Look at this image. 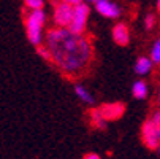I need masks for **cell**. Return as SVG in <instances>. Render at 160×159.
Segmentation results:
<instances>
[{"instance_id":"1","label":"cell","mask_w":160,"mask_h":159,"mask_svg":"<svg viewBox=\"0 0 160 159\" xmlns=\"http://www.w3.org/2000/svg\"><path fill=\"white\" fill-rule=\"evenodd\" d=\"M44 45L52 54V65L68 78L82 77L92 65L94 46L84 34H73L67 27L49 29Z\"/></svg>"},{"instance_id":"2","label":"cell","mask_w":160,"mask_h":159,"mask_svg":"<svg viewBox=\"0 0 160 159\" xmlns=\"http://www.w3.org/2000/svg\"><path fill=\"white\" fill-rule=\"evenodd\" d=\"M44 22H46V13H44V10H29V13L24 14L26 35H27V40L35 48L43 45Z\"/></svg>"},{"instance_id":"3","label":"cell","mask_w":160,"mask_h":159,"mask_svg":"<svg viewBox=\"0 0 160 159\" xmlns=\"http://www.w3.org/2000/svg\"><path fill=\"white\" fill-rule=\"evenodd\" d=\"M141 140L149 150H157L160 145V124L154 123L151 118L141 126Z\"/></svg>"},{"instance_id":"4","label":"cell","mask_w":160,"mask_h":159,"mask_svg":"<svg viewBox=\"0 0 160 159\" xmlns=\"http://www.w3.org/2000/svg\"><path fill=\"white\" fill-rule=\"evenodd\" d=\"M73 13H75V7L70 3H65V2H57L54 3V11H52V21L56 27H70L72 24V19H73Z\"/></svg>"},{"instance_id":"5","label":"cell","mask_w":160,"mask_h":159,"mask_svg":"<svg viewBox=\"0 0 160 159\" xmlns=\"http://www.w3.org/2000/svg\"><path fill=\"white\" fill-rule=\"evenodd\" d=\"M90 14V7L84 2H81L79 5L75 7V13H73V19L70 29L73 34H86V27H87V19Z\"/></svg>"},{"instance_id":"6","label":"cell","mask_w":160,"mask_h":159,"mask_svg":"<svg viewBox=\"0 0 160 159\" xmlns=\"http://www.w3.org/2000/svg\"><path fill=\"white\" fill-rule=\"evenodd\" d=\"M100 111L103 113L106 121H118L125 113V103L124 102H108L100 107Z\"/></svg>"},{"instance_id":"7","label":"cell","mask_w":160,"mask_h":159,"mask_svg":"<svg viewBox=\"0 0 160 159\" xmlns=\"http://www.w3.org/2000/svg\"><path fill=\"white\" fill-rule=\"evenodd\" d=\"M95 10L98 14L108 19H119L121 16V7L112 0H98L95 3Z\"/></svg>"},{"instance_id":"8","label":"cell","mask_w":160,"mask_h":159,"mask_svg":"<svg viewBox=\"0 0 160 159\" xmlns=\"http://www.w3.org/2000/svg\"><path fill=\"white\" fill-rule=\"evenodd\" d=\"M112 40L119 46H127L130 41V29L125 22H118L112 27Z\"/></svg>"},{"instance_id":"9","label":"cell","mask_w":160,"mask_h":159,"mask_svg":"<svg viewBox=\"0 0 160 159\" xmlns=\"http://www.w3.org/2000/svg\"><path fill=\"white\" fill-rule=\"evenodd\" d=\"M89 119H90V126L98 129V130H106L108 127V121L103 116V113L100 111V108H92L89 111Z\"/></svg>"},{"instance_id":"10","label":"cell","mask_w":160,"mask_h":159,"mask_svg":"<svg viewBox=\"0 0 160 159\" xmlns=\"http://www.w3.org/2000/svg\"><path fill=\"white\" fill-rule=\"evenodd\" d=\"M152 65H154V62H152L151 57L140 56L138 59H136V62H135V73L140 75V77H146V75L151 73Z\"/></svg>"},{"instance_id":"11","label":"cell","mask_w":160,"mask_h":159,"mask_svg":"<svg viewBox=\"0 0 160 159\" xmlns=\"http://www.w3.org/2000/svg\"><path fill=\"white\" fill-rule=\"evenodd\" d=\"M132 94L136 100H144L148 99L149 96V86L144 80H138V81H135L133 86H132Z\"/></svg>"},{"instance_id":"12","label":"cell","mask_w":160,"mask_h":159,"mask_svg":"<svg viewBox=\"0 0 160 159\" xmlns=\"http://www.w3.org/2000/svg\"><path fill=\"white\" fill-rule=\"evenodd\" d=\"M73 91H75L76 97H78L82 103H86V105H94L95 99H94L92 93H89V89H87L86 86H82V84L76 83V84L73 86Z\"/></svg>"},{"instance_id":"13","label":"cell","mask_w":160,"mask_h":159,"mask_svg":"<svg viewBox=\"0 0 160 159\" xmlns=\"http://www.w3.org/2000/svg\"><path fill=\"white\" fill-rule=\"evenodd\" d=\"M149 57L152 59V62H154L155 65H158V64H160V38H158V40H155V41L152 43L151 56H149Z\"/></svg>"},{"instance_id":"14","label":"cell","mask_w":160,"mask_h":159,"mask_svg":"<svg viewBox=\"0 0 160 159\" xmlns=\"http://www.w3.org/2000/svg\"><path fill=\"white\" fill-rule=\"evenodd\" d=\"M37 54L41 59H44L46 62L52 64V54H51V51H49V48L46 46V45H40V46H37Z\"/></svg>"},{"instance_id":"15","label":"cell","mask_w":160,"mask_h":159,"mask_svg":"<svg viewBox=\"0 0 160 159\" xmlns=\"http://www.w3.org/2000/svg\"><path fill=\"white\" fill-rule=\"evenodd\" d=\"M24 7L27 10H43L44 0H24Z\"/></svg>"},{"instance_id":"16","label":"cell","mask_w":160,"mask_h":159,"mask_svg":"<svg viewBox=\"0 0 160 159\" xmlns=\"http://www.w3.org/2000/svg\"><path fill=\"white\" fill-rule=\"evenodd\" d=\"M144 27L146 30H152L155 27V16L154 14H148L146 19H144Z\"/></svg>"},{"instance_id":"17","label":"cell","mask_w":160,"mask_h":159,"mask_svg":"<svg viewBox=\"0 0 160 159\" xmlns=\"http://www.w3.org/2000/svg\"><path fill=\"white\" fill-rule=\"evenodd\" d=\"M82 159H102V157L97 153H87V154L82 156Z\"/></svg>"},{"instance_id":"18","label":"cell","mask_w":160,"mask_h":159,"mask_svg":"<svg viewBox=\"0 0 160 159\" xmlns=\"http://www.w3.org/2000/svg\"><path fill=\"white\" fill-rule=\"evenodd\" d=\"M60 2H65V3H70V5L76 7V5H79L82 2V0H60Z\"/></svg>"},{"instance_id":"19","label":"cell","mask_w":160,"mask_h":159,"mask_svg":"<svg viewBox=\"0 0 160 159\" xmlns=\"http://www.w3.org/2000/svg\"><path fill=\"white\" fill-rule=\"evenodd\" d=\"M86 2H90V3H97L98 0H86Z\"/></svg>"},{"instance_id":"20","label":"cell","mask_w":160,"mask_h":159,"mask_svg":"<svg viewBox=\"0 0 160 159\" xmlns=\"http://www.w3.org/2000/svg\"><path fill=\"white\" fill-rule=\"evenodd\" d=\"M157 10L160 11V0H157Z\"/></svg>"},{"instance_id":"21","label":"cell","mask_w":160,"mask_h":159,"mask_svg":"<svg viewBox=\"0 0 160 159\" xmlns=\"http://www.w3.org/2000/svg\"><path fill=\"white\" fill-rule=\"evenodd\" d=\"M157 100H158V105H160V87H158V97H157Z\"/></svg>"},{"instance_id":"22","label":"cell","mask_w":160,"mask_h":159,"mask_svg":"<svg viewBox=\"0 0 160 159\" xmlns=\"http://www.w3.org/2000/svg\"><path fill=\"white\" fill-rule=\"evenodd\" d=\"M155 151H157V153H158V156H160V145H158V148H157Z\"/></svg>"}]
</instances>
